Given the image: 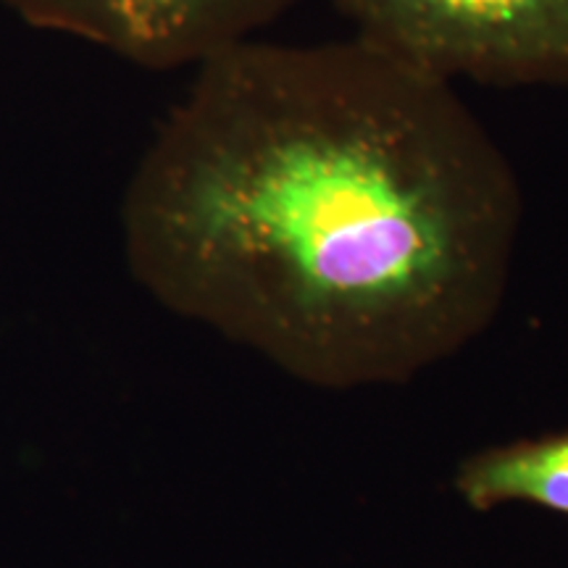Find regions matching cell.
Wrapping results in <instances>:
<instances>
[{
  "instance_id": "cell-1",
  "label": "cell",
  "mask_w": 568,
  "mask_h": 568,
  "mask_svg": "<svg viewBox=\"0 0 568 568\" xmlns=\"http://www.w3.org/2000/svg\"><path fill=\"white\" fill-rule=\"evenodd\" d=\"M514 163L458 95L358 34L197 63L126 182L142 287L295 379L403 385L477 339L521 230Z\"/></svg>"
},
{
  "instance_id": "cell-2",
  "label": "cell",
  "mask_w": 568,
  "mask_h": 568,
  "mask_svg": "<svg viewBox=\"0 0 568 568\" xmlns=\"http://www.w3.org/2000/svg\"><path fill=\"white\" fill-rule=\"evenodd\" d=\"M358 38L456 84L568 88V0H337Z\"/></svg>"
},
{
  "instance_id": "cell-3",
  "label": "cell",
  "mask_w": 568,
  "mask_h": 568,
  "mask_svg": "<svg viewBox=\"0 0 568 568\" xmlns=\"http://www.w3.org/2000/svg\"><path fill=\"white\" fill-rule=\"evenodd\" d=\"M38 32L109 51L142 69L197 67L255 40L301 0H0Z\"/></svg>"
},
{
  "instance_id": "cell-4",
  "label": "cell",
  "mask_w": 568,
  "mask_h": 568,
  "mask_svg": "<svg viewBox=\"0 0 568 568\" xmlns=\"http://www.w3.org/2000/svg\"><path fill=\"white\" fill-rule=\"evenodd\" d=\"M456 489L477 510L531 503L568 514V432L487 447L460 464Z\"/></svg>"
}]
</instances>
